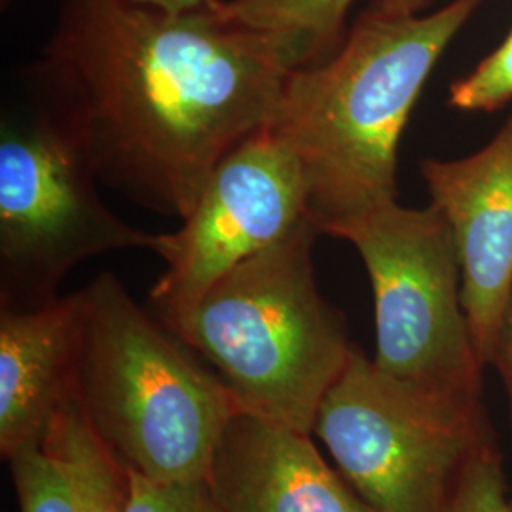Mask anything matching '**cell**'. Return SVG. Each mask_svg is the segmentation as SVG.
Listing matches in <instances>:
<instances>
[{
	"label": "cell",
	"instance_id": "obj_1",
	"mask_svg": "<svg viewBox=\"0 0 512 512\" xmlns=\"http://www.w3.org/2000/svg\"><path fill=\"white\" fill-rule=\"evenodd\" d=\"M213 6L65 0L29 86L73 126L99 181L183 220L220 160L268 128L294 69Z\"/></svg>",
	"mask_w": 512,
	"mask_h": 512
},
{
	"label": "cell",
	"instance_id": "obj_2",
	"mask_svg": "<svg viewBox=\"0 0 512 512\" xmlns=\"http://www.w3.org/2000/svg\"><path fill=\"white\" fill-rule=\"evenodd\" d=\"M480 4L454 0L401 18L368 10L336 54L291 71L268 129L302 165L319 230L395 200L408 116Z\"/></svg>",
	"mask_w": 512,
	"mask_h": 512
},
{
	"label": "cell",
	"instance_id": "obj_3",
	"mask_svg": "<svg viewBox=\"0 0 512 512\" xmlns=\"http://www.w3.org/2000/svg\"><path fill=\"white\" fill-rule=\"evenodd\" d=\"M76 296L74 399L95 435L148 480H207L238 412L230 389L116 275H97Z\"/></svg>",
	"mask_w": 512,
	"mask_h": 512
},
{
	"label": "cell",
	"instance_id": "obj_4",
	"mask_svg": "<svg viewBox=\"0 0 512 512\" xmlns=\"http://www.w3.org/2000/svg\"><path fill=\"white\" fill-rule=\"evenodd\" d=\"M313 217L222 275L192 304L156 315L230 389L239 412L311 433L348 365L344 315L319 293Z\"/></svg>",
	"mask_w": 512,
	"mask_h": 512
},
{
	"label": "cell",
	"instance_id": "obj_5",
	"mask_svg": "<svg viewBox=\"0 0 512 512\" xmlns=\"http://www.w3.org/2000/svg\"><path fill=\"white\" fill-rule=\"evenodd\" d=\"M27 90V103L4 112L0 128V306L10 308L50 304L80 262L152 251L158 238L110 211L73 126Z\"/></svg>",
	"mask_w": 512,
	"mask_h": 512
},
{
	"label": "cell",
	"instance_id": "obj_6",
	"mask_svg": "<svg viewBox=\"0 0 512 512\" xmlns=\"http://www.w3.org/2000/svg\"><path fill=\"white\" fill-rule=\"evenodd\" d=\"M311 433L376 512H448L463 471L492 435L480 399L393 378L357 348Z\"/></svg>",
	"mask_w": 512,
	"mask_h": 512
},
{
	"label": "cell",
	"instance_id": "obj_7",
	"mask_svg": "<svg viewBox=\"0 0 512 512\" xmlns=\"http://www.w3.org/2000/svg\"><path fill=\"white\" fill-rule=\"evenodd\" d=\"M321 234L348 241L365 262L376 310L374 363L403 382L480 399L484 365L461 304L454 234L439 209L393 200Z\"/></svg>",
	"mask_w": 512,
	"mask_h": 512
},
{
	"label": "cell",
	"instance_id": "obj_8",
	"mask_svg": "<svg viewBox=\"0 0 512 512\" xmlns=\"http://www.w3.org/2000/svg\"><path fill=\"white\" fill-rule=\"evenodd\" d=\"M311 217L304 169L268 128L232 148L175 232L158 234L164 274L150 291L156 315L198 300L243 260Z\"/></svg>",
	"mask_w": 512,
	"mask_h": 512
},
{
	"label": "cell",
	"instance_id": "obj_9",
	"mask_svg": "<svg viewBox=\"0 0 512 512\" xmlns=\"http://www.w3.org/2000/svg\"><path fill=\"white\" fill-rule=\"evenodd\" d=\"M420 169L454 234L478 359L492 365L512 291V116L482 150L450 162L429 158Z\"/></svg>",
	"mask_w": 512,
	"mask_h": 512
},
{
	"label": "cell",
	"instance_id": "obj_10",
	"mask_svg": "<svg viewBox=\"0 0 512 512\" xmlns=\"http://www.w3.org/2000/svg\"><path fill=\"white\" fill-rule=\"evenodd\" d=\"M207 486L217 512H376L325 463L311 433L239 410Z\"/></svg>",
	"mask_w": 512,
	"mask_h": 512
},
{
	"label": "cell",
	"instance_id": "obj_11",
	"mask_svg": "<svg viewBox=\"0 0 512 512\" xmlns=\"http://www.w3.org/2000/svg\"><path fill=\"white\" fill-rule=\"evenodd\" d=\"M78 296L38 308L0 306V454L46 439L74 397Z\"/></svg>",
	"mask_w": 512,
	"mask_h": 512
},
{
	"label": "cell",
	"instance_id": "obj_12",
	"mask_svg": "<svg viewBox=\"0 0 512 512\" xmlns=\"http://www.w3.org/2000/svg\"><path fill=\"white\" fill-rule=\"evenodd\" d=\"M355 0H222L220 10L268 38L291 69L315 67L340 50Z\"/></svg>",
	"mask_w": 512,
	"mask_h": 512
},
{
	"label": "cell",
	"instance_id": "obj_13",
	"mask_svg": "<svg viewBox=\"0 0 512 512\" xmlns=\"http://www.w3.org/2000/svg\"><path fill=\"white\" fill-rule=\"evenodd\" d=\"M76 412L73 397L57 412L46 439L6 459L21 512H86Z\"/></svg>",
	"mask_w": 512,
	"mask_h": 512
},
{
	"label": "cell",
	"instance_id": "obj_14",
	"mask_svg": "<svg viewBox=\"0 0 512 512\" xmlns=\"http://www.w3.org/2000/svg\"><path fill=\"white\" fill-rule=\"evenodd\" d=\"M76 446L84 480L86 512H120L128 488V473L95 435L80 406L76 412Z\"/></svg>",
	"mask_w": 512,
	"mask_h": 512
},
{
	"label": "cell",
	"instance_id": "obj_15",
	"mask_svg": "<svg viewBox=\"0 0 512 512\" xmlns=\"http://www.w3.org/2000/svg\"><path fill=\"white\" fill-rule=\"evenodd\" d=\"M448 512H512L494 435L480 444L463 471Z\"/></svg>",
	"mask_w": 512,
	"mask_h": 512
},
{
	"label": "cell",
	"instance_id": "obj_16",
	"mask_svg": "<svg viewBox=\"0 0 512 512\" xmlns=\"http://www.w3.org/2000/svg\"><path fill=\"white\" fill-rule=\"evenodd\" d=\"M512 101V31L475 71L454 82L450 105L461 110H492Z\"/></svg>",
	"mask_w": 512,
	"mask_h": 512
},
{
	"label": "cell",
	"instance_id": "obj_17",
	"mask_svg": "<svg viewBox=\"0 0 512 512\" xmlns=\"http://www.w3.org/2000/svg\"><path fill=\"white\" fill-rule=\"evenodd\" d=\"M128 473V488L120 512H217L207 480L160 484Z\"/></svg>",
	"mask_w": 512,
	"mask_h": 512
},
{
	"label": "cell",
	"instance_id": "obj_18",
	"mask_svg": "<svg viewBox=\"0 0 512 512\" xmlns=\"http://www.w3.org/2000/svg\"><path fill=\"white\" fill-rule=\"evenodd\" d=\"M492 365L499 368L501 378H503L505 387H507L512 416V291L511 296H509V302H507V308H505V313H503L499 336H497V342H495Z\"/></svg>",
	"mask_w": 512,
	"mask_h": 512
},
{
	"label": "cell",
	"instance_id": "obj_19",
	"mask_svg": "<svg viewBox=\"0 0 512 512\" xmlns=\"http://www.w3.org/2000/svg\"><path fill=\"white\" fill-rule=\"evenodd\" d=\"M431 0H376L370 12L387 16V18H401V16H416L420 14Z\"/></svg>",
	"mask_w": 512,
	"mask_h": 512
},
{
	"label": "cell",
	"instance_id": "obj_20",
	"mask_svg": "<svg viewBox=\"0 0 512 512\" xmlns=\"http://www.w3.org/2000/svg\"><path fill=\"white\" fill-rule=\"evenodd\" d=\"M135 2L164 8V10H171V12H183V10H196V8H203V6H213L219 0H135Z\"/></svg>",
	"mask_w": 512,
	"mask_h": 512
},
{
	"label": "cell",
	"instance_id": "obj_21",
	"mask_svg": "<svg viewBox=\"0 0 512 512\" xmlns=\"http://www.w3.org/2000/svg\"><path fill=\"white\" fill-rule=\"evenodd\" d=\"M509 499H511V507H512V494H509Z\"/></svg>",
	"mask_w": 512,
	"mask_h": 512
}]
</instances>
